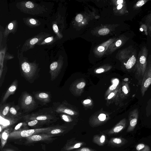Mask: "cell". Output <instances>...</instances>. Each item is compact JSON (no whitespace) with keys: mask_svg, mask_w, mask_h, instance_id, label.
I'll use <instances>...</instances> for the list:
<instances>
[{"mask_svg":"<svg viewBox=\"0 0 151 151\" xmlns=\"http://www.w3.org/2000/svg\"><path fill=\"white\" fill-rule=\"evenodd\" d=\"M28 125L26 122H21L17 124L15 127L13 131H20L28 129Z\"/></svg>","mask_w":151,"mask_h":151,"instance_id":"obj_21","label":"cell"},{"mask_svg":"<svg viewBox=\"0 0 151 151\" xmlns=\"http://www.w3.org/2000/svg\"><path fill=\"white\" fill-rule=\"evenodd\" d=\"M122 90L124 93L126 95H127L129 93L130 90L128 83H126L125 85L123 86Z\"/></svg>","mask_w":151,"mask_h":151,"instance_id":"obj_24","label":"cell"},{"mask_svg":"<svg viewBox=\"0 0 151 151\" xmlns=\"http://www.w3.org/2000/svg\"><path fill=\"white\" fill-rule=\"evenodd\" d=\"M13 27V25L12 23H10L8 25V28L9 30H12Z\"/></svg>","mask_w":151,"mask_h":151,"instance_id":"obj_43","label":"cell"},{"mask_svg":"<svg viewBox=\"0 0 151 151\" xmlns=\"http://www.w3.org/2000/svg\"><path fill=\"white\" fill-rule=\"evenodd\" d=\"M83 142L76 140L74 138L67 140L66 143L62 148V151H71L74 149L80 148L81 146L86 145Z\"/></svg>","mask_w":151,"mask_h":151,"instance_id":"obj_8","label":"cell"},{"mask_svg":"<svg viewBox=\"0 0 151 151\" xmlns=\"http://www.w3.org/2000/svg\"><path fill=\"white\" fill-rule=\"evenodd\" d=\"M21 108L25 112L31 111L35 109L37 104L34 98L29 93L25 92L22 95L21 101Z\"/></svg>","mask_w":151,"mask_h":151,"instance_id":"obj_4","label":"cell"},{"mask_svg":"<svg viewBox=\"0 0 151 151\" xmlns=\"http://www.w3.org/2000/svg\"><path fill=\"white\" fill-rule=\"evenodd\" d=\"M145 24L146 26L148 33L151 37V12L145 18Z\"/></svg>","mask_w":151,"mask_h":151,"instance_id":"obj_20","label":"cell"},{"mask_svg":"<svg viewBox=\"0 0 151 151\" xmlns=\"http://www.w3.org/2000/svg\"><path fill=\"white\" fill-rule=\"evenodd\" d=\"M123 5L122 4H119L117 6V9L118 10L121 9Z\"/></svg>","mask_w":151,"mask_h":151,"instance_id":"obj_46","label":"cell"},{"mask_svg":"<svg viewBox=\"0 0 151 151\" xmlns=\"http://www.w3.org/2000/svg\"><path fill=\"white\" fill-rule=\"evenodd\" d=\"M86 84L84 82H81L78 83L76 86L77 88L78 89H81L83 88L85 86Z\"/></svg>","mask_w":151,"mask_h":151,"instance_id":"obj_32","label":"cell"},{"mask_svg":"<svg viewBox=\"0 0 151 151\" xmlns=\"http://www.w3.org/2000/svg\"><path fill=\"white\" fill-rule=\"evenodd\" d=\"M122 41L121 40H118L116 43V47H119L122 44Z\"/></svg>","mask_w":151,"mask_h":151,"instance_id":"obj_36","label":"cell"},{"mask_svg":"<svg viewBox=\"0 0 151 151\" xmlns=\"http://www.w3.org/2000/svg\"><path fill=\"white\" fill-rule=\"evenodd\" d=\"M148 0H140L138 1L134 4V9H137V8L140 7L143 5H144Z\"/></svg>","mask_w":151,"mask_h":151,"instance_id":"obj_23","label":"cell"},{"mask_svg":"<svg viewBox=\"0 0 151 151\" xmlns=\"http://www.w3.org/2000/svg\"><path fill=\"white\" fill-rule=\"evenodd\" d=\"M57 127L53 126L45 128L27 129L20 131H13L10 132L9 138L12 139H18L22 138H26L37 134L45 133Z\"/></svg>","mask_w":151,"mask_h":151,"instance_id":"obj_3","label":"cell"},{"mask_svg":"<svg viewBox=\"0 0 151 151\" xmlns=\"http://www.w3.org/2000/svg\"><path fill=\"white\" fill-rule=\"evenodd\" d=\"M114 95V93H111L108 96V98L110 99L112 98Z\"/></svg>","mask_w":151,"mask_h":151,"instance_id":"obj_44","label":"cell"},{"mask_svg":"<svg viewBox=\"0 0 151 151\" xmlns=\"http://www.w3.org/2000/svg\"><path fill=\"white\" fill-rule=\"evenodd\" d=\"M1 151H16L12 149H2Z\"/></svg>","mask_w":151,"mask_h":151,"instance_id":"obj_45","label":"cell"},{"mask_svg":"<svg viewBox=\"0 0 151 151\" xmlns=\"http://www.w3.org/2000/svg\"><path fill=\"white\" fill-rule=\"evenodd\" d=\"M126 121L125 119L121 121L114 127L107 131L106 133L109 135H112L119 133L125 127Z\"/></svg>","mask_w":151,"mask_h":151,"instance_id":"obj_13","label":"cell"},{"mask_svg":"<svg viewBox=\"0 0 151 151\" xmlns=\"http://www.w3.org/2000/svg\"><path fill=\"white\" fill-rule=\"evenodd\" d=\"M52 40L53 37H49L45 39V41L46 42H49L52 41Z\"/></svg>","mask_w":151,"mask_h":151,"instance_id":"obj_37","label":"cell"},{"mask_svg":"<svg viewBox=\"0 0 151 151\" xmlns=\"http://www.w3.org/2000/svg\"><path fill=\"white\" fill-rule=\"evenodd\" d=\"M106 136L103 133L95 135L93 137L92 141L100 146L104 145L106 142Z\"/></svg>","mask_w":151,"mask_h":151,"instance_id":"obj_14","label":"cell"},{"mask_svg":"<svg viewBox=\"0 0 151 151\" xmlns=\"http://www.w3.org/2000/svg\"><path fill=\"white\" fill-rule=\"evenodd\" d=\"M61 117L62 119L65 122H69L71 121V119L65 114H62L61 115Z\"/></svg>","mask_w":151,"mask_h":151,"instance_id":"obj_27","label":"cell"},{"mask_svg":"<svg viewBox=\"0 0 151 151\" xmlns=\"http://www.w3.org/2000/svg\"><path fill=\"white\" fill-rule=\"evenodd\" d=\"M17 85L18 81L16 80L10 85L3 96L1 100V105L4 104L9 97L14 93L17 89Z\"/></svg>","mask_w":151,"mask_h":151,"instance_id":"obj_10","label":"cell"},{"mask_svg":"<svg viewBox=\"0 0 151 151\" xmlns=\"http://www.w3.org/2000/svg\"><path fill=\"white\" fill-rule=\"evenodd\" d=\"M56 135L47 133H40L32 135L26 138L27 143L44 141L50 142L55 139L53 137Z\"/></svg>","mask_w":151,"mask_h":151,"instance_id":"obj_7","label":"cell"},{"mask_svg":"<svg viewBox=\"0 0 151 151\" xmlns=\"http://www.w3.org/2000/svg\"><path fill=\"white\" fill-rule=\"evenodd\" d=\"M83 18L82 15L81 14H78L76 16L75 19L77 22H80L82 20Z\"/></svg>","mask_w":151,"mask_h":151,"instance_id":"obj_30","label":"cell"},{"mask_svg":"<svg viewBox=\"0 0 151 151\" xmlns=\"http://www.w3.org/2000/svg\"><path fill=\"white\" fill-rule=\"evenodd\" d=\"M91 102V100L89 99L85 100L83 101V103L85 104H89Z\"/></svg>","mask_w":151,"mask_h":151,"instance_id":"obj_42","label":"cell"},{"mask_svg":"<svg viewBox=\"0 0 151 151\" xmlns=\"http://www.w3.org/2000/svg\"><path fill=\"white\" fill-rule=\"evenodd\" d=\"M147 54L146 47H143L139 53L135 65L136 74L137 77L142 78V81L147 66Z\"/></svg>","mask_w":151,"mask_h":151,"instance_id":"obj_2","label":"cell"},{"mask_svg":"<svg viewBox=\"0 0 151 151\" xmlns=\"http://www.w3.org/2000/svg\"><path fill=\"white\" fill-rule=\"evenodd\" d=\"M38 41V39L37 38H34L30 41V43L32 45H33L36 43Z\"/></svg>","mask_w":151,"mask_h":151,"instance_id":"obj_33","label":"cell"},{"mask_svg":"<svg viewBox=\"0 0 151 151\" xmlns=\"http://www.w3.org/2000/svg\"><path fill=\"white\" fill-rule=\"evenodd\" d=\"M11 106L9 104H4L1 105L0 114L3 118L6 119L9 117V110Z\"/></svg>","mask_w":151,"mask_h":151,"instance_id":"obj_17","label":"cell"},{"mask_svg":"<svg viewBox=\"0 0 151 151\" xmlns=\"http://www.w3.org/2000/svg\"><path fill=\"white\" fill-rule=\"evenodd\" d=\"M22 74L27 80H30L35 76L37 71V67L34 63L24 62L21 65Z\"/></svg>","mask_w":151,"mask_h":151,"instance_id":"obj_6","label":"cell"},{"mask_svg":"<svg viewBox=\"0 0 151 151\" xmlns=\"http://www.w3.org/2000/svg\"><path fill=\"white\" fill-rule=\"evenodd\" d=\"M117 86L113 84L109 87V89L111 91L113 90L116 88Z\"/></svg>","mask_w":151,"mask_h":151,"instance_id":"obj_39","label":"cell"},{"mask_svg":"<svg viewBox=\"0 0 151 151\" xmlns=\"http://www.w3.org/2000/svg\"><path fill=\"white\" fill-rule=\"evenodd\" d=\"M106 116L104 114H99L98 117L99 120L101 122L104 121L106 119Z\"/></svg>","mask_w":151,"mask_h":151,"instance_id":"obj_29","label":"cell"},{"mask_svg":"<svg viewBox=\"0 0 151 151\" xmlns=\"http://www.w3.org/2000/svg\"><path fill=\"white\" fill-rule=\"evenodd\" d=\"M52 27L54 31L56 33H58V29L57 25L55 24H54L53 25Z\"/></svg>","mask_w":151,"mask_h":151,"instance_id":"obj_34","label":"cell"},{"mask_svg":"<svg viewBox=\"0 0 151 151\" xmlns=\"http://www.w3.org/2000/svg\"><path fill=\"white\" fill-rule=\"evenodd\" d=\"M30 22L33 24H35L36 23V20L33 19H31L29 20Z\"/></svg>","mask_w":151,"mask_h":151,"instance_id":"obj_41","label":"cell"},{"mask_svg":"<svg viewBox=\"0 0 151 151\" xmlns=\"http://www.w3.org/2000/svg\"><path fill=\"white\" fill-rule=\"evenodd\" d=\"M25 121L37 120L43 125H48L56 122L57 118L55 112L52 107L43 108L37 111L24 116Z\"/></svg>","mask_w":151,"mask_h":151,"instance_id":"obj_1","label":"cell"},{"mask_svg":"<svg viewBox=\"0 0 151 151\" xmlns=\"http://www.w3.org/2000/svg\"><path fill=\"white\" fill-rule=\"evenodd\" d=\"M109 32V30L108 29L104 28L99 30L98 33L101 35H104L108 34Z\"/></svg>","mask_w":151,"mask_h":151,"instance_id":"obj_25","label":"cell"},{"mask_svg":"<svg viewBox=\"0 0 151 151\" xmlns=\"http://www.w3.org/2000/svg\"><path fill=\"white\" fill-rule=\"evenodd\" d=\"M112 82L113 84L117 86L119 83V81L117 79H115Z\"/></svg>","mask_w":151,"mask_h":151,"instance_id":"obj_35","label":"cell"},{"mask_svg":"<svg viewBox=\"0 0 151 151\" xmlns=\"http://www.w3.org/2000/svg\"><path fill=\"white\" fill-rule=\"evenodd\" d=\"M73 151H96L94 149L86 147L80 148Z\"/></svg>","mask_w":151,"mask_h":151,"instance_id":"obj_26","label":"cell"},{"mask_svg":"<svg viewBox=\"0 0 151 151\" xmlns=\"http://www.w3.org/2000/svg\"><path fill=\"white\" fill-rule=\"evenodd\" d=\"M104 71L103 68H99L96 70V72L97 73H100L103 72Z\"/></svg>","mask_w":151,"mask_h":151,"instance_id":"obj_40","label":"cell"},{"mask_svg":"<svg viewBox=\"0 0 151 151\" xmlns=\"http://www.w3.org/2000/svg\"><path fill=\"white\" fill-rule=\"evenodd\" d=\"M146 146L143 144H140L136 147V150L138 151H141L143 149L146 147Z\"/></svg>","mask_w":151,"mask_h":151,"instance_id":"obj_28","label":"cell"},{"mask_svg":"<svg viewBox=\"0 0 151 151\" xmlns=\"http://www.w3.org/2000/svg\"><path fill=\"white\" fill-rule=\"evenodd\" d=\"M25 6L27 8H31L34 7V5L32 2L28 1L26 3Z\"/></svg>","mask_w":151,"mask_h":151,"instance_id":"obj_31","label":"cell"},{"mask_svg":"<svg viewBox=\"0 0 151 151\" xmlns=\"http://www.w3.org/2000/svg\"><path fill=\"white\" fill-rule=\"evenodd\" d=\"M25 122L30 127H36L43 125L41 122L37 120H26Z\"/></svg>","mask_w":151,"mask_h":151,"instance_id":"obj_22","label":"cell"},{"mask_svg":"<svg viewBox=\"0 0 151 151\" xmlns=\"http://www.w3.org/2000/svg\"><path fill=\"white\" fill-rule=\"evenodd\" d=\"M123 2V0H118L117 1V3L118 4H122Z\"/></svg>","mask_w":151,"mask_h":151,"instance_id":"obj_47","label":"cell"},{"mask_svg":"<svg viewBox=\"0 0 151 151\" xmlns=\"http://www.w3.org/2000/svg\"><path fill=\"white\" fill-rule=\"evenodd\" d=\"M19 110L20 107L18 105H13L11 106L8 117L15 118L22 116V113L19 111Z\"/></svg>","mask_w":151,"mask_h":151,"instance_id":"obj_16","label":"cell"},{"mask_svg":"<svg viewBox=\"0 0 151 151\" xmlns=\"http://www.w3.org/2000/svg\"><path fill=\"white\" fill-rule=\"evenodd\" d=\"M10 133L9 129H7L1 133L0 137L2 149L6 143L7 140L9 138Z\"/></svg>","mask_w":151,"mask_h":151,"instance_id":"obj_18","label":"cell"},{"mask_svg":"<svg viewBox=\"0 0 151 151\" xmlns=\"http://www.w3.org/2000/svg\"><path fill=\"white\" fill-rule=\"evenodd\" d=\"M104 50V47L102 46H100L98 48V50L100 52H103Z\"/></svg>","mask_w":151,"mask_h":151,"instance_id":"obj_38","label":"cell"},{"mask_svg":"<svg viewBox=\"0 0 151 151\" xmlns=\"http://www.w3.org/2000/svg\"><path fill=\"white\" fill-rule=\"evenodd\" d=\"M35 98L43 104H46L51 101L49 93L45 92H37L34 93Z\"/></svg>","mask_w":151,"mask_h":151,"instance_id":"obj_11","label":"cell"},{"mask_svg":"<svg viewBox=\"0 0 151 151\" xmlns=\"http://www.w3.org/2000/svg\"><path fill=\"white\" fill-rule=\"evenodd\" d=\"M69 131L64 128L57 126L56 128L51 129L45 133L57 135L62 134L68 132Z\"/></svg>","mask_w":151,"mask_h":151,"instance_id":"obj_19","label":"cell"},{"mask_svg":"<svg viewBox=\"0 0 151 151\" xmlns=\"http://www.w3.org/2000/svg\"><path fill=\"white\" fill-rule=\"evenodd\" d=\"M139 116V111L137 108L131 111L129 115V124L127 132H128L133 131L136 126Z\"/></svg>","mask_w":151,"mask_h":151,"instance_id":"obj_9","label":"cell"},{"mask_svg":"<svg viewBox=\"0 0 151 151\" xmlns=\"http://www.w3.org/2000/svg\"><path fill=\"white\" fill-rule=\"evenodd\" d=\"M125 140L120 137H113L108 141V144L109 146L112 147H118L124 144Z\"/></svg>","mask_w":151,"mask_h":151,"instance_id":"obj_15","label":"cell"},{"mask_svg":"<svg viewBox=\"0 0 151 151\" xmlns=\"http://www.w3.org/2000/svg\"><path fill=\"white\" fill-rule=\"evenodd\" d=\"M151 84V57L150 55L147 60V68L142 80L141 92L143 96Z\"/></svg>","mask_w":151,"mask_h":151,"instance_id":"obj_5","label":"cell"},{"mask_svg":"<svg viewBox=\"0 0 151 151\" xmlns=\"http://www.w3.org/2000/svg\"><path fill=\"white\" fill-rule=\"evenodd\" d=\"M59 69L60 66L58 62H54L50 64V73L51 81H52L55 79L58 74Z\"/></svg>","mask_w":151,"mask_h":151,"instance_id":"obj_12","label":"cell"}]
</instances>
